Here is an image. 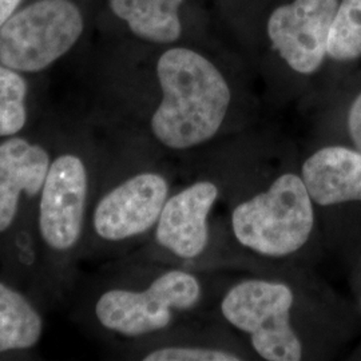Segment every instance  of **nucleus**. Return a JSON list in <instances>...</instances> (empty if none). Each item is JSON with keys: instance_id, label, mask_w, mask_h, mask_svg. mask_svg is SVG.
Instances as JSON below:
<instances>
[{"instance_id": "1", "label": "nucleus", "mask_w": 361, "mask_h": 361, "mask_svg": "<svg viewBox=\"0 0 361 361\" xmlns=\"http://www.w3.org/2000/svg\"><path fill=\"white\" fill-rule=\"evenodd\" d=\"M161 102L150 119L155 140L173 150L210 141L231 104L229 86L219 68L201 54L173 47L157 61Z\"/></svg>"}, {"instance_id": "2", "label": "nucleus", "mask_w": 361, "mask_h": 361, "mask_svg": "<svg viewBox=\"0 0 361 361\" xmlns=\"http://www.w3.org/2000/svg\"><path fill=\"white\" fill-rule=\"evenodd\" d=\"M95 0H30L0 28V62L37 75L77 50Z\"/></svg>"}, {"instance_id": "3", "label": "nucleus", "mask_w": 361, "mask_h": 361, "mask_svg": "<svg viewBox=\"0 0 361 361\" xmlns=\"http://www.w3.org/2000/svg\"><path fill=\"white\" fill-rule=\"evenodd\" d=\"M314 225L313 204L301 177L285 173L233 210L237 241L267 257H285L307 244Z\"/></svg>"}, {"instance_id": "4", "label": "nucleus", "mask_w": 361, "mask_h": 361, "mask_svg": "<svg viewBox=\"0 0 361 361\" xmlns=\"http://www.w3.org/2000/svg\"><path fill=\"white\" fill-rule=\"evenodd\" d=\"M293 292L286 284L246 280L224 297V317L250 336L258 355L269 361H298L302 345L290 322Z\"/></svg>"}, {"instance_id": "5", "label": "nucleus", "mask_w": 361, "mask_h": 361, "mask_svg": "<svg viewBox=\"0 0 361 361\" xmlns=\"http://www.w3.org/2000/svg\"><path fill=\"white\" fill-rule=\"evenodd\" d=\"M200 297L201 285L197 277L188 271H169L142 292H106L95 305V314L109 331L125 336L147 335L166 328L173 310H190Z\"/></svg>"}, {"instance_id": "6", "label": "nucleus", "mask_w": 361, "mask_h": 361, "mask_svg": "<svg viewBox=\"0 0 361 361\" xmlns=\"http://www.w3.org/2000/svg\"><path fill=\"white\" fill-rule=\"evenodd\" d=\"M337 8V0H295L271 13L273 49L298 74L310 75L323 65Z\"/></svg>"}, {"instance_id": "7", "label": "nucleus", "mask_w": 361, "mask_h": 361, "mask_svg": "<svg viewBox=\"0 0 361 361\" xmlns=\"http://www.w3.org/2000/svg\"><path fill=\"white\" fill-rule=\"evenodd\" d=\"M87 170L75 154L56 157L50 165L39 202V231L56 252L77 245L85 221Z\"/></svg>"}, {"instance_id": "8", "label": "nucleus", "mask_w": 361, "mask_h": 361, "mask_svg": "<svg viewBox=\"0 0 361 361\" xmlns=\"http://www.w3.org/2000/svg\"><path fill=\"white\" fill-rule=\"evenodd\" d=\"M169 183L158 173H141L122 182L95 207L92 225L107 241H123L157 225L168 201Z\"/></svg>"}, {"instance_id": "9", "label": "nucleus", "mask_w": 361, "mask_h": 361, "mask_svg": "<svg viewBox=\"0 0 361 361\" xmlns=\"http://www.w3.org/2000/svg\"><path fill=\"white\" fill-rule=\"evenodd\" d=\"M217 198L219 188L209 180L168 198L157 222V243L178 257H198L207 245V217Z\"/></svg>"}, {"instance_id": "10", "label": "nucleus", "mask_w": 361, "mask_h": 361, "mask_svg": "<svg viewBox=\"0 0 361 361\" xmlns=\"http://www.w3.org/2000/svg\"><path fill=\"white\" fill-rule=\"evenodd\" d=\"M50 165L49 152L38 143L16 135L0 143V233L16 219L20 194L42 192Z\"/></svg>"}, {"instance_id": "11", "label": "nucleus", "mask_w": 361, "mask_h": 361, "mask_svg": "<svg viewBox=\"0 0 361 361\" xmlns=\"http://www.w3.org/2000/svg\"><path fill=\"white\" fill-rule=\"evenodd\" d=\"M301 178L312 201L322 207L361 201V153L324 147L304 162Z\"/></svg>"}, {"instance_id": "12", "label": "nucleus", "mask_w": 361, "mask_h": 361, "mask_svg": "<svg viewBox=\"0 0 361 361\" xmlns=\"http://www.w3.org/2000/svg\"><path fill=\"white\" fill-rule=\"evenodd\" d=\"M185 0H104V10L134 38L170 44L180 38V7Z\"/></svg>"}, {"instance_id": "13", "label": "nucleus", "mask_w": 361, "mask_h": 361, "mask_svg": "<svg viewBox=\"0 0 361 361\" xmlns=\"http://www.w3.org/2000/svg\"><path fill=\"white\" fill-rule=\"evenodd\" d=\"M42 332L38 310L22 293L0 283V353L32 348Z\"/></svg>"}, {"instance_id": "14", "label": "nucleus", "mask_w": 361, "mask_h": 361, "mask_svg": "<svg viewBox=\"0 0 361 361\" xmlns=\"http://www.w3.org/2000/svg\"><path fill=\"white\" fill-rule=\"evenodd\" d=\"M27 75L0 62V138L13 137L26 128L31 91Z\"/></svg>"}, {"instance_id": "15", "label": "nucleus", "mask_w": 361, "mask_h": 361, "mask_svg": "<svg viewBox=\"0 0 361 361\" xmlns=\"http://www.w3.org/2000/svg\"><path fill=\"white\" fill-rule=\"evenodd\" d=\"M328 55L336 61L361 56V0H343L331 28Z\"/></svg>"}, {"instance_id": "16", "label": "nucleus", "mask_w": 361, "mask_h": 361, "mask_svg": "<svg viewBox=\"0 0 361 361\" xmlns=\"http://www.w3.org/2000/svg\"><path fill=\"white\" fill-rule=\"evenodd\" d=\"M145 361H238V355L221 349L197 347H168L157 349L143 357Z\"/></svg>"}, {"instance_id": "17", "label": "nucleus", "mask_w": 361, "mask_h": 361, "mask_svg": "<svg viewBox=\"0 0 361 361\" xmlns=\"http://www.w3.org/2000/svg\"><path fill=\"white\" fill-rule=\"evenodd\" d=\"M349 134L361 153V94L355 99L348 116Z\"/></svg>"}, {"instance_id": "18", "label": "nucleus", "mask_w": 361, "mask_h": 361, "mask_svg": "<svg viewBox=\"0 0 361 361\" xmlns=\"http://www.w3.org/2000/svg\"><path fill=\"white\" fill-rule=\"evenodd\" d=\"M30 0H0V28Z\"/></svg>"}]
</instances>
